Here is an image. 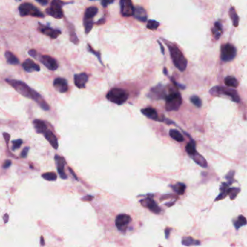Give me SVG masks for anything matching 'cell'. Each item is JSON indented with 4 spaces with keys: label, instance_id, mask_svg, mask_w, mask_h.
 <instances>
[{
    "label": "cell",
    "instance_id": "obj_1",
    "mask_svg": "<svg viewBox=\"0 0 247 247\" xmlns=\"http://www.w3.org/2000/svg\"><path fill=\"white\" fill-rule=\"evenodd\" d=\"M7 82L9 83L10 85L13 86L17 92H18L20 95L23 96L24 97L35 101L39 105L42 109L45 111L49 110V106L46 101H44V98L41 97V95L38 93L36 90L31 89L27 85H26L24 82L20 80H16V79H6Z\"/></svg>",
    "mask_w": 247,
    "mask_h": 247
},
{
    "label": "cell",
    "instance_id": "obj_2",
    "mask_svg": "<svg viewBox=\"0 0 247 247\" xmlns=\"http://www.w3.org/2000/svg\"><path fill=\"white\" fill-rule=\"evenodd\" d=\"M165 44L168 48L174 66L181 72H184L187 67V60L185 56L176 45L167 42V41H165Z\"/></svg>",
    "mask_w": 247,
    "mask_h": 247
},
{
    "label": "cell",
    "instance_id": "obj_3",
    "mask_svg": "<svg viewBox=\"0 0 247 247\" xmlns=\"http://www.w3.org/2000/svg\"><path fill=\"white\" fill-rule=\"evenodd\" d=\"M129 93L122 88H112L106 95V98L111 103L117 105H122L127 101Z\"/></svg>",
    "mask_w": 247,
    "mask_h": 247
},
{
    "label": "cell",
    "instance_id": "obj_4",
    "mask_svg": "<svg viewBox=\"0 0 247 247\" xmlns=\"http://www.w3.org/2000/svg\"><path fill=\"white\" fill-rule=\"evenodd\" d=\"M165 108L168 111H178L182 103V98L177 91H171L165 97Z\"/></svg>",
    "mask_w": 247,
    "mask_h": 247
},
{
    "label": "cell",
    "instance_id": "obj_5",
    "mask_svg": "<svg viewBox=\"0 0 247 247\" xmlns=\"http://www.w3.org/2000/svg\"><path fill=\"white\" fill-rule=\"evenodd\" d=\"M19 12L20 16L25 17L27 15L36 17V18H44V13L41 12V10L38 9L36 7L30 3H23L19 7Z\"/></svg>",
    "mask_w": 247,
    "mask_h": 247
},
{
    "label": "cell",
    "instance_id": "obj_6",
    "mask_svg": "<svg viewBox=\"0 0 247 247\" xmlns=\"http://www.w3.org/2000/svg\"><path fill=\"white\" fill-rule=\"evenodd\" d=\"M210 93H211L212 96H216V95L222 94L225 95V96H229L231 98L234 102L238 103L240 101V98L238 96L237 91L234 89H231L228 88L222 87V86H215V87L212 88L211 90H210Z\"/></svg>",
    "mask_w": 247,
    "mask_h": 247
},
{
    "label": "cell",
    "instance_id": "obj_7",
    "mask_svg": "<svg viewBox=\"0 0 247 247\" xmlns=\"http://www.w3.org/2000/svg\"><path fill=\"white\" fill-rule=\"evenodd\" d=\"M65 3L62 0H52L50 7L46 10V13L56 19H61L64 16L62 10V6Z\"/></svg>",
    "mask_w": 247,
    "mask_h": 247
},
{
    "label": "cell",
    "instance_id": "obj_8",
    "mask_svg": "<svg viewBox=\"0 0 247 247\" xmlns=\"http://www.w3.org/2000/svg\"><path fill=\"white\" fill-rule=\"evenodd\" d=\"M236 56V49L234 45L225 44L221 46L220 57L224 62H230Z\"/></svg>",
    "mask_w": 247,
    "mask_h": 247
},
{
    "label": "cell",
    "instance_id": "obj_9",
    "mask_svg": "<svg viewBox=\"0 0 247 247\" xmlns=\"http://www.w3.org/2000/svg\"><path fill=\"white\" fill-rule=\"evenodd\" d=\"M167 94L165 92V87L161 84L157 85L155 87L152 88L148 93V96L152 100H161L166 97Z\"/></svg>",
    "mask_w": 247,
    "mask_h": 247
},
{
    "label": "cell",
    "instance_id": "obj_10",
    "mask_svg": "<svg viewBox=\"0 0 247 247\" xmlns=\"http://www.w3.org/2000/svg\"><path fill=\"white\" fill-rule=\"evenodd\" d=\"M131 221V217L129 215H126V214H120L117 215L116 218L115 220V224L116 228L120 231L124 232L128 227L129 222Z\"/></svg>",
    "mask_w": 247,
    "mask_h": 247
},
{
    "label": "cell",
    "instance_id": "obj_11",
    "mask_svg": "<svg viewBox=\"0 0 247 247\" xmlns=\"http://www.w3.org/2000/svg\"><path fill=\"white\" fill-rule=\"evenodd\" d=\"M134 6L131 0H120L121 14L123 17H130L134 13Z\"/></svg>",
    "mask_w": 247,
    "mask_h": 247
},
{
    "label": "cell",
    "instance_id": "obj_12",
    "mask_svg": "<svg viewBox=\"0 0 247 247\" xmlns=\"http://www.w3.org/2000/svg\"><path fill=\"white\" fill-rule=\"evenodd\" d=\"M38 30H39V32L42 33L43 34L49 36V37L52 39H56L61 34V31L58 30V29H53L51 27L40 23L39 25V27H38Z\"/></svg>",
    "mask_w": 247,
    "mask_h": 247
},
{
    "label": "cell",
    "instance_id": "obj_13",
    "mask_svg": "<svg viewBox=\"0 0 247 247\" xmlns=\"http://www.w3.org/2000/svg\"><path fill=\"white\" fill-rule=\"evenodd\" d=\"M40 60H41V63L50 70L54 71L57 70L59 67L58 62H56V60L49 55H44L41 56Z\"/></svg>",
    "mask_w": 247,
    "mask_h": 247
},
{
    "label": "cell",
    "instance_id": "obj_14",
    "mask_svg": "<svg viewBox=\"0 0 247 247\" xmlns=\"http://www.w3.org/2000/svg\"><path fill=\"white\" fill-rule=\"evenodd\" d=\"M140 203L145 208H148L150 211L154 212L155 214H160L161 212V209L158 207L156 202L152 198H146L140 200Z\"/></svg>",
    "mask_w": 247,
    "mask_h": 247
},
{
    "label": "cell",
    "instance_id": "obj_15",
    "mask_svg": "<svg viewBox=\"0 0 247 247\" xmlns=\"http://www.w3.org/2000/svg\"><path fill=\"white\" fill-rule=\"evenodd\" d=\"M55 161H56V168H57L58 173L59 174L60 177L63 179H67L66 173L65 172V165L66 164V161H65V158L63 157L56 155H55Z\"/></svg>",
    "mask_w": 247,
    "mask_h": 247
},
{
    "label": "cell",
    "instance_id": "obj_16",
    "mask_svg": "<svg viewBox=\"0 0 247 247\" xmlns=\"http://www.w3.org/2000/svg\"><path fill=\"white\" fill-rule=\"evenodd\" d=\"M53 87L58 92L64 93L68 90V83L65 79L62 77H57L53 80Z\"/></svg>",
    "mask_w": 247,
    "mask_h": 247
},
{
    "label": "cell",
    "instance_id": "obj_17",
    "mask_svg": "<svg viewBox=\"0 0 247 247\" xmlns=\"http://www.w3.org/2000/svg\"><path fill=\"white\" fill-rule=\"evenodd\" d=\"M88 81V76L85 73L76 74L74 77V82L78 88H85Z\"/></svg>",
    "mask_w": 247,
    "mask_h": 247
},
{
    "label": "cell",
    "instance_id": "obj_18",
    "mask_svg": "<svg viewBox=\"0 0 247 247\" xmlns=\"http://www.w3.org/2000/svg\"><path fill=\"white\" fill-rule=\"evenodd\" d=\"M133 16L139 21L146 22L147 20H148V14H147L146 10L139 6L134 7Z\"/></svg>",
    "mask_w": 247,
    "mask_h": 247
},
{
    "label": "cell",
    "instance_id": "obj_19",
    "mask_svg": "<svg viewBox=\"0 0 247 247\" xmlns=\"http://www.w3.org/2000/svg\"><path fill=\"white\" fill-rule=\"evenodd\" d=\"M22 68L24 70L26 71L27 72H39L40 71V67L39 65L35 63L33 60L27 59L22 65Z\"/></svg>",
    "mask_w": 247,
    "mask_h": 247
},
{
    "label": "cell",
    "instance_id": "obj_20",
    "mask_svg": "<svg viewBox=\"0 0 247 247\" xmlns=\"http://www.w3.org/2000/svg\"><path fill=\"white\" fill-rule=\"evenodd\" d=\"M44 137L47 139V141L49 142L50 143V145H51L52 146L54 149H58V147H59L58 139L56 136H55V134H53L51 130L47 129V130L44 133Z\"/></svg>",
    "mask_w": 247,
    "mask_h": 247
},
{
    "label": "cell",
    "instance_id": "obj_21",
    "mask_svg": "<svg viewBox=\"0 0 247 247\" xmlns=\"http://www.w3.org/2000/svg\"><path fill=\"white\" fill-rule=\"evenodd\" d=\"M141 112L143 115H145L147 118L152 119L155 121H160L158 117V114L157 111L153 108H145L141 110Z\"/></svg>",
    "mask_w": 247,
    "mask_h": 247
},
{
    "label": "cell",
    "instance_id": "obj_22",
    "mask_svg": "<svg viewBox=\"0 0 247 247\" xmlns=\"http://www.w3.org/2000/svg\"><path fill=\"white\" fill-rule=\"evenodd\" d=\"M33 127L35 128L36 132L39 134H44L47 130V126L44 121L40 119H35L33 121Z\"/></svg>",
    "mask_w": 247,
    "mask_h": 247
},
{
    "label": "cell",
    "instance_id": "obj_23",
    "mask_svg": "<svg viewBox=\"0 0 247 247\" xmlns=\"http://www.w3.org/2000/svg\"><path fill=\"white\" fill-rule=\"evenodd\" d=\"M212 36L215 41H217L220 38L223 33V25L220 22H216L214 24V26L212 28Z\"/></svg>",
    "mask_w": 247,
    "mask_h": 247
},
{
    "label": "cell",
    "instance_id": "obj_24",
    "mask_svg": "<svg viewBox=\"0 0 247 247\" xmlns=\"http://www.w3.org/2000/svg\"><path fill=\"white\" fill-rule=\"evenodd\" d=\"M194 161L197 164H198L200 166L202 167V168H207L208 167V162L206 161L205 158H204L203 156H202L201 155L199 154L198 153H196L194 155H193L191 156Z\"/></svg>",
    "mask_w": 247,
    "mask_h": 247
},
{
    "label": "cell",
    "instance_id": "obj_25",
    "mask_svg": "<svg viewBox=\"0 0 247 247\" xmlns=\"http://www.w3.org/2000/svg\"><path fill=\"white\" fill-rule=\"evenodd\" d=\"M98 11V8L96 7H90L87 8L84 14V19L85 20H93V18L97 15Z\"/></svg>",
    "mask_w": 247,
    "mask_h": 247
},
{
    "label": "cell",
    "instance_id": "obj_26",
    "mask_svg": "<svg viewBox=\"0 0 247 247\" xmlns=\"http://www.w3.org/2000/svg\"><path fill=\"white\" fill-rule=\"evenodd\" d=\"M229 15L230 18H231V20H232L233 25L234 27H238V22H239V18L238 16V14L236 13V10L234 7L230 8L229 10Z\"/></svg>",
    "mask_w": 247,
    "mask_h": 247
},
{
    "label": "cell",
    "instance_id": "obj_27",
    "mask_svg": "<svg viewBox=\"0 0 247 247\" xmlns=\"http://www.w3.org/2000/svg\"><path fill=\"white\" fill-rule=\"evenodd\" d=\"M169 135L174 140L179 142H181L184 141V138L183 137L182 134H181L180 132L177 130V129H171L169 131Z\"/></svg>",
    "mask_w": 247,
    "mask_h": 247
},
{
    "label": "cell",
    "instance_id": "obj_28",
    "mask_svg": "<svg viewBox=\"0 0 247 247\" xmlns=\"http://www.w3.org/2000/svg\"><path fill=\"white\" fill-rule=\"evenodd\" d=\"M5 57L7 59V61L10 65H17L19 64V59L17 56H15L13 53L10 51H6L4 53Z\"/></svg>",
    "mask_w": 247,
    "mask_h": 247
},
{
    "label": "cell",
    "instance_id": "obj_29",
    "mask_svg": "<svg viewBox=\"0 0 247 247\" xmlns=\"http://www.w3.org/2000/svg\"><path fill=\"white\" fill-rule=\"evenodd\" d=\"M182 244L184 245V246H192V245H200V241H198V240L194 239L192 237H190V236H185L182 238Z\"/></svg>",
    "mask_w": 247,
    "mask_h": 247
},
{
    "label": "cell",
    "instance_id": "obj_30",
    "mask_svg": "<svg viewBox=\"0 0 247 247\" xmlns=\"http://www.w3.org/2000/svg\"><path fill=\"white\" fill-rule=\"evenodd\" d=\"M171 188L174 191V192L177 193L179 195H182L184 194L186 190V185L183 183H177L171 186Z\"/></svg>",
    "mask_w": 247,
    "mask_h": 247
},
{
    "label": "cell",
    "instance_id": "obj_31",
    "mask_svg": "<svg viewBox=\"0 0 247 247\" xmlns=\"http://www.w3.org/2000/svg\"><path fill=\"white\" fill-rule=\"evenodd\" d=\"M225 83L227 86H229L231 88H236L238 86V80L232 76H228L225 79Z\"/></svg>",
    "mask_w": 247,
    "mask_h": 247
},
{
    "label": "cell",
    "instance_id": "obj_32",
    "mask_svg": "<svg viewBox=\"0 0 247 247\" xmlns=\"http://www.w3.org/2000/svg\"><path fill=\"white\" fill-rule=\"evenodd\" d=\"M247 224V221L245 218L244 216L243 215H240V216L238 217L237 219H236L234 221V225L236 229L238 230L241 226L246 225Z\"/></svg>",
    "mask_w": 247,
    "mask_h": 247
},
{
    "label": "cell",
    "instance_id": "obj_33",
    "mask_svg": "<svg viewBox=\"0 0 247 247\" xmlns=\"http://www.w3.org/2000/svg\"><path fill=\"white\" fill-rule=\"evenodd\" d=\"M186 153L190 155V156H192V155H194L195 153H197L196 150V148H195L194 142L191 141L186 145Z\"/></svg>",
    "mask_w": 247,
    "mask_h": 247
},
{
    "label": "cell",
    "instance_id": "obj_34",
    "mask_svg": "<svg viewBox=\"0 0 247 247\" xmlns=\"http://www.w3.org/2000/svg\"><path fill=\"white\" fill-rule=\"evenodd\" d=\"M83 25L85 27V32L86 34H88L92 30L93 26V20H83Z\"/></svg>",
    "mask_w": 247,
    "mask_h": 247
},
{
    "label": "cell",
    "instance_id": "obj_35",
    "mask_svg": "<svg viewBox=\"0 0 247 247\" xmlns=\"http://www.w3.org/2000/svg\"><path fill=\"white\" fill-rule=\"evenodd\" d=\"M42 177L44 178L45 180L53 181H56L57 179V176L54 172H47L45 174H42Z\"/></svg>",
    "mask_w": 247,
    "mask_h": 247
},
{
    "label": "cell",
    "instance_id": "obj_36",
    "mask_svg": "<svg viewBox=\"0 0 247 247\" xmlns=\"http://www.w3.org/2000/svg\"><path fill=\"white\" fill-rule=\"evenodd\" d=\"M159 26H160V23H159L158 21L154 20H148V24H147V28L152 30H156Z\"/></svg>",
    "mask_w": 247,
    "mask_h": 247
},
{
    "label": "cell",
    "instance_id": "obj_37",
    "mask_svg": "<svg viewBox=\"0 0 247 247\" xmlns=\"http://www.w3.org/2000/svg\"><path fill=\"white\" fill-rule=\"evenodd\" d=\"M70 41H72L73 44H79V39H78V38H77V36H76L75 29H74L73 27H72H72H70Z\"/></svg>",
    "mask_w": 247,
    "mask_h": 247
},
{
    "label": "cell",
    "instance_id": "obj_38",
    "mask_svg": "<svg viewBox=\"0 0 247 247\" xmlns=\"http://www.w3.org/2000/svg\"><path fill=\"white\" fill-rule=\"evenodd\" d=\"M190 101L195 106L198 107V108H200L202 105V102L201 99L197 96H192L191 98H190Z\"/></svg>",
    "mask_w": 247,
    "mask_h": 247
},
{
    "label": "cell",
    "instance_id": "obj_39",
    "mask_svg": "<svg viewBox=\"0 0 247 247\" xmlns=\"http://www.w3.org/2000/svg\"><path fill=\"white\" fill-rule=\"evenodd\" d=\"M239 191L240 189H237V188H231V189H228V194L231 200H234Z\"/></svg>",
    "mask_w": 247,
    "mask_h": 247
},
{
    "label": "cell",
    "instance_id": "obj_40",
    "mask_svg": "<svg viewBox=\"0 0 247 247\" xmlns=\"http://www.w3.org/2000/svg\"><path fill=\"white\" fill-rule=\"evenodd\" d=\"M12 144H13L12 149H13V150H15L16 149H18V148H20V146H21V145L22 144V140L20 139H17V140H13L12 142Z\"/></svg>",
    "mask_w": 247,
    "mask_h": 247
},
{
    "label": "cell",
    "instance_id": "obj_41",
    "mask_svg": "<svg viewBox=\"0 0 247 247\" xmlns=\"http://www.w3.org/2000/svg\"><path fill=\"white\" fill-rule=\"evenodd\" d=\"M88 51H90V53H93L94 55H96V56L98 57V59H99L100 62H101V63H102L101 59V55H100V53H97L96 51H94V50L93 49V48L91 47L90 45L88 44Z\"/></svg>",
    "mask_w": 247,
    "mask_h": 247
},
{
    "label": "cell",
    "instance_id": "obj_42",
    "mask_svg": "<svg viewBox=\"0 0 247 247\" xmlns=\"http://www.w3.org/2000/svg\"><path fill=\"white\" fill-rule=\"evenodd\" d=\"M29 147H25V148H24L23 150H22L21 154H20V157L22 158H25L27 157V153H28V151H29Z\"/></svg>",
    "mask_w": 247,
    "mask_h": 247
},
{
    "label": "cell",
    "instance_id": "obj_43",
    "mask_svg": "<svg viewBox=\"0 0 247 247\" xmlns=\"http://www.w3.org/2000/svg\"><path fill=\"white\" fill-rule=\"evenodd\" d=\"M115 0H102L101 1V4L103 7H106L108 5L111 3H113Z\"/></svg>",
    "mask_w": 247,
    "mask_h": 247
},
{
    "label": "cell",
    "instance_id": "obj_44",
    "mask_svg": "<svg viewBox=\"0 0 247 247\" xmlns=\"http://www.w3.org/2000/svg\"><path fill=\"white\" fill-rule=\"evenodd\" d=\"M11 165H12V161L10 160H5L4 161V164H3V165H2V167H3V168H10V166H11Z\"/></svg>",
    "mask_w": 247,
    "mask_h": 247
},
{
    "label": "cell",
    "instance_id": "obj_45",
    "mask_svg": "<svg viewBox=\"0 0 247 247\" xmlns=\"http://www.w3.org/2000/svg\"><path fill=\"white\" fill-rule=\"evenodd\" d=\"M3 136H4V138L5 141H6L7 145H8V143H9L10 137V134H7V133H4V134H3Z\"/></svg>",
    "mask_w": 247,
    "mask_h": 247
},
{
    "label": "cell",
    "instance_id": "obj_46",
    "mask_svg": "<svg viewBox=\"0 0 247 247\" xmlns=\"http://www.w3.org/2000/svg\"><path fill=\"white\" fill-rule=\"evenodd\" d=\"M28 53L31 56H33V57H36V54H37V52H36V50H34V49L30 50V51H28Z\"/></svg>",
    "mask_w": 247,
    "mask_h": 247
},
{
    "label": "cell",
    "instance_id": "obj_47",
    "mask_svg": "<svg viewBox=\"0 0 247 247\" xmlns=\"http://www.w3.org/2000/svg\"><path fill=\"white\" fill-rule=\"evenodd\" d=\"M36 1H37L38 2H39L40 4H43V5L47 4V3H48L47 0H36Z\"/></svg>",
    "mask_w": 247,
    "mask_h": 247
},
{
    "label": "cell",
    "instance_id": "obj_48",
    "mask_svg": "<svg viewBox=\"0 0 247 247\" xmlns=\"http://www.w3.org/2000/svg\"><path fill=\"white\" fill-rule=\"evenodd\" d=\"M158 44L160 45V50H161V53H163V54H164V53H165V51H164V49H163V45H162V44H161V43H160V41H158Z\"/></svg>",
    "mask_w": 247,
    "mask_h": 247
},
{
    "label": "cell",
    "instance_id": "obj_49",
    "mask_svg": "<svg viewBox=\"0 0 247 247\" xmlns=\"http://www.w3.org/2000/svg\"><path fill=\"white\" fill-rule=\"evenodd\" d=\"M105 22V19L104 18H102L101 20H99L98 21L96 22V24L97 25H100V24H103Z\"/></svg>",
    "mask_w": 247,
    "mask_h": 247
},
{
    "label": "cell",
    "instance_id": "obj_50",
    "mask_svg": "<svg viewBox=\"0 0 247 247\" xmlns=\"http://www.w3.org/2000/svg\"><path fill=\"white\" fill-rule=\"evenodd\" d=\"M165 238H168V236H169V233H170V231H169L168 228H166L165 229Z\"/></svg>",
    "mask_w": 247,
    "mask_h": 247
},
{
    "label": "cell",
    "instance_id": "obj_51",
    "mask_svg": "<svg viewBox=\"0 0 247 247\" xmlns=\"http://www.w3.org/2000/svg\"><path fill=\"white\" fill-rule=\"evenodd\" d=\"M69 170H70V171L71 172V174H72V175H73V177L75 178V179H76V180H77V177H76V175H75V173H74V172H73V171H72V169L69 168Z\"/></svg>",
    "mask_w": 247,
    "mask_h": 247
},
{
    "label": "cell",
    "instance_id": "obj_52",
    "mask_svg": "<svg viewBox=\"0 0 247 247\" xmlns=\"http://www.w3.org/2000/svg\"><path fill=\"white\" fill-rule=\"evenodd\" d=\"M86 198H88V199H87V200H92V199L93 198V197H92V196H87V197H86L82 198V200H86Z\"/></svg>",
    "mask_w": 247,
    "mask_h": 247
},
{
    "label": "cell",
    "instance_id": "obj_53",
    "mask_svg": "<svg viewBox=\"0 0 247 247\" xmlns=\"http://www.w3.org/2000/svg\"><path fill=\"white\" fill-rule=\"evenodd\" d=\"M41 244L42 245V246H44V245L45 244L44 240V238H43V236H41Z\"/></svg>",
    "mask_w": 247,
    "mask_h": 247
},
{
    "label": "cell",
    "instance_id": "obj_54",
    "mask_svg": "<svg viewBox=\"0 0 247 247\" xmlns=\"http://www.w3.org/2000/svg\"><path fill=\"white\" fill-rule=\"evenodd\" d=\"M90 1H94V0H90Z\"/></svg>",
    "mask_w": 247,
    "mask_h": 247
}]
</instances>
